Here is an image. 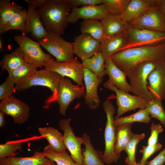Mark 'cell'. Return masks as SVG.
<instances>
[{
  "mask_svg": "<svg viewBox=\"0 0 165 165\" xmlns=\"http://www.w3.org/2000/svg\"><path fill=\"white\" fill-rule=\"evenodd\" d=\"M110 57L115 65L127 76L135 66L142 62L165 61V42L156 45L121 50Z\"/></svg>",
  "mask_w": 165,
  "mask_h": 165,
  "instance_id": "1",
  "label": "cell"
},
{
  "mask_svg": "<svg viewBox=\"0 0 165 165\" xmlns=\"http://www.w3.org/2000/svg\"><path fill=\"white\" fill-rule=\"evenodd\" d=\"M71 9L67 0H46L37 11L47 32L63 35L69 24L67 17Z\"/></svg>",
  "mask_w": 165,
  "mask_h": 165,
  "instance_id": "2",
  "label": "cell"
},
{
  "mask_svg": "<svg viewBox=\"0 0 165 165\" xmlns=\"http://www.w3.org/2000/svg\"><path fill=\"white\" fill-rule=\"evenodd\" d=\"M156 66V63L152 61L142 62L135 66L127 76L130 81L131 92L148 102L153 99L148 88V78Z\"/></svg>",
  "mask_w": 165,
  "mask_h": 165,
  "instance_id": "3",
  "label": "cell"
},
{
  "mask_svg": "<svg viewBox=\"0 0 165 165\" xmlns=\"http://www.w3.org/2000/svg\"><path fill=\"white\" fill-rule=\"evenodd\" d=\"M102 105L106 114L107 120L104 134L105 149L102 160L105 164H110L117 162L120 157L114 152L116 136L114 115L115 108L109 99L104 101Z\"/></svg>",
  "mask_w": 165,
  "mask_h": 165,
  "instance_id": "4",
  "label": "cell"
},
{
  "mask_svg": "<svg viewBox=\"0 0 165 165\" xmlns=\"http://www.w3.org/2000/svg\"><path fill=\"white\" fill-rule=\"evenodd\" d=\"M38 42L56 58V61L57 62L67 61L74 58L73 42L64 40L59 34L52 31L47 32Z\"/></svg>",
  "mask_w": 165,
  "mask_h": 165,
  "instance_id": "5",
  "label": "cell"
},
{
  "mask_svg": "<svg viewBox=\"0 0 165 165\" xmlns=\"http://www.w3.org/2000/svg\"><path fill=\"white\" fill-rule=\"evenodd\" d=\"M61 76L59 74L45 69L37 71L34 75L27 80L16 85L15 90L23 91L34 86H42L49 88L52 95L46 101L51 103L57 93Z\"/></svg>",
  "mask_w": 165,
  "mask_h": 165,
  "instance_id": "6",
  "label": "cell"
},
{
  "mask_svg": "<svg viewBox=\"0 0 165 165\" xmlns=\"http://www.w3.org/2000/svg\"><path fill=\"white\" fill-rule=\"evenodd\" d=\"M126 33V43L121 50L156 45L165 42V33L138 29L130 24Z\"/></svg>",
  "mask_w": 165,
  "mask_h": 165,
  "instance_id": "7",
  "label": "cell"
},
{
  "mask_svg": "<svg viewBox=\"0 0 165 165\" xmlns=\"http://www.w3.org/2000/svg\"><path fill=\"white\" fill-rule=\"evenodd\" d=\"M13 38L24 54L25 62L37 68L44 66L45 62L52 57L50 54L43 51L38 42L34 41L26 34H21Z\"/></svg>",
  "mask_w": 165,
  "mask_h": 165,
  "instance_id": "8",
  "label": "cell"
},
{
  "mask_svg": "<svg viewBox=\"0 0 165 165\" xmlns=\"http://www.w3.org/2000/svg\"><path fill=\"white\" fill-rule=\"evenodd\" d=\"M85 92L84 86L74 85L70 79L61 76L57 93L51 102L55 101L58 104L60 113L64 116L72 101L84 97Z\"/></svg>",
  "mask_w": 165,
  "mask_h": 165,
  "instance_id": "9",
  "label": "cell"
},
{
  "mask_svg": "<svg viewBox=\"0 0 165 165\" xmlns=\"http://www.w3.org/2000/svg\"><path fill=\"white\" fill-rule=\"evenodd\" d=\"M44 66L46 70L56 72L62 76L68 77L77 85L84 86V68L82 63L75 58L59 63L55 61L52 57L45 62Z\"/></svg>",
  "mask_w": 165,
  "mask_h": 165,
  "instance_id": "10",
  "label": "cell"
},
{
  "mask_svg": "<svg viewBox=\"0 0 165 165\" xmlns=\"http://www.w3.org/2000/svg\"><path fill=\"white\" fill-rule=\"evenodd\" d=\"M105 88L114 92L116 95V104L118 107L117 115L115 119L120 117L126 112L137 108L145 109L148 101L145 99L122 91L107 82L103 84Z\"/></svg>",
  "mask_w": 165,
  "mask_h": 165,
  "instance_id": "11",
  "label": "cell"
},
{
  "mask_svg": "<svg viewBox=\"0 0 165 165\" xmlns=\"http://www.w3.org/2000/svg\"><path fill=\"white\" fill-rule=\"evenodd\" d=\"M70 118L60 120L59 125L60 129L64 132L63 140L64 145L70 153V156L76 163L80 165L82 163V150L83 144L82 137L76 136L71 126Z\"/></svg>",
  "mask_w": 165,
  "mask_h": 165,
  "instance_id": "12",
  "label": "cell"
},
{
  "mask_svg": "<svg viewBox=\"0 0 165 165\" xmlns=\"http://www.w3.org/2000/svg\"><path fill=\"white\" fill-rule=\"evenodd\" d=\"M0 110L10 116L13 122L17 124L24 123L30 117L29 105L13 95L1 101Z\"/></svg>",
  "mask_w": 165,
  "mask_h": 165,
  "instance_id": "13",
  "label": "cell"
},
{
  "mask_svg": "<svg viewBox=\"0 0 165 165\" xmlns=\"http://www.w3.org/2000/svg\"><path fill=\"white\" fill-rule=\"evenodd\" d=\"M129 23L136 28L165 33V20L158 4L141 17Z\"/></svg>",
  "mask_w": 165,
  "mask_h": 165,
  "instance_id": "14",
  "label": "cell"
},
{
  "mask_svg": "<svg viewBox=\"0 0 165 165\" xmlns=\"http://www.w3.org/2000/svg\"><path fill=\"white\" fill-rule=\"evenodd\" d=\"M74 53L81 60L90 58L100 52V42L90 35L81 33L74 37Z\"/></svg>",
  "mask_w": 165,
  "mask_h": 165,
  "instance_id": "15",
  "label": "cell"
},
{
  "mask_svg": "<svg viewBox=\"0 0 165 165\" xmlns=\"http://www.w3.org/2000/svg\"><path fill=\"white\" fill-rule=\"evenodd\" d=\"M83 80L86 89L84 97V102L90 109H96L101 103L98 88L102 81L89 70L85 68L83 69Z\"/></svg>",
  "mask_w": 165,
  "mask_h": 165,
  "instance_id": "16",
  "label": "cell"
},
{
  "mask_svg": "<svg viewBox=\"0 0 165 165\" xmlns=\"http://www.w3.org/2000/svg\"><path fill=\"white\" fill-rule=\"evenodd\" d=\"M156 64L148 77V87L153 99L162 101L165 99V61Z\"/></svg>",
  "mask_w": 165,
  "mask_h": 165,
  "instance_id": "17",
  "label": "cell"
},
{
  "mask_svg": "<svg viewBox=\"0 0 165 165\" xmlns=\"http://www.w3.org/2000/svg\"><path fill=\"white\" fill-rule=\"evenodd\" d=\"M109 13L102 5L72 8L68 15L69 23L74 24L80 19L101 20Z\"/></svg>",
  "mask_w": 165,
  "mask_h": 165,
  "instance_id": "18",
  "label": "cell"
},
{
  "mask_svg": "<svg viewBox=\"0 0 165 165\" xmlns=\"http://www.w3.org/2000/svg\"><path fill=\"white\" fill-rule=\"evenodd\" d=\"M158 0H130L121 16L126 22L130 23L143 16L158 4Z\"/></svg>",
  "mask_w": 165,
  "mask_h": 165,
  "instance_id": "19",
  "label": "cell"
},
{
  "mask_svg": "<svg viewBox=\"0 0 165 165\" xmlns=\"http://www.w3.org/2000/svg\"><path fill=\"white\" fill-rule=\"evenodd\" d=\"M105 67L106 74L109 77L106 82L120 90L127 93L131 92L130 85L126 80V74L115 65L110 57L105 60Z\"/></svg>",
  "mask_w": 165,
  "mask_h": 165,
  "instance_id": "20",
  "label": "cell"
},
{
  "mask_svg": "<svg viewBox=\"0 0 165 165\" xmlns=\"http://www.w3.org/2000/svg\"><path fill=\"white\" fill-rule=\"evenodd\" d=\"M27 11L26 34L30 33L31 37L38 41L45 35L47 31L42 24L37 10L28 4Z\"/></svg>",
  "mask_w": 165,
  "mask_h": 165,
  "instance_id": "21",
  "label": "cell"
},
{
  "mask_svg": "<svg viewBox=\"0 0 165 165\" xmlns=\"http://www.w3.org/2000/svg\"><path fill=\"white\" fill-rule=\"evenodd\" d=\"M100 21L103 26L104 37H111L126 32L130 25L121 16L109 13Z\"/></svg>",
  "mask_w": 165,
  "mask_h": 165,
  "instance_id": "22",
  "label": "cell"
},
{
  "mask_svg": "<svg viewBox=\"0 0 165 165\" xmlns=\"http://www.w3.org/2000/svg\"><path fill=\"white\" fill-rule=\"evenodd\" d=\"M55 163L45 157L42 152H35L30 157L13 156L0 158V165H54Z\"/></svg>",
  "mask_w": 165,
  "mask_h": 165,
  "instance_id": "23",
  "label": "cell"
},
{
  "mask_svg": "<svg viewBox=\"0 0 165 165\" xmlns=\"http://www.w3.org/2000/svg\"><path fill=\"white\" fill-rule=\"evenodd\" d=\"M127 38L126 31L111 37H104L101 42L100 52L105 60L122 50L126 44Z\"/></svg>",
  "mask_w": 165,
  "mask_h": 165,
  "instance_id": "24",
  "label": "cell"
},
{
  "mask_svg": "<svg viewBox=\"0 0 165 165\" xmlns=\"http://www.w3.org/2000/svg\"><path fill=\"white\" fill-rule=\"evenodd\" d=\"M85 149L82 151V165H105L102 160L103 152L95 149L91 144L90 136L84 133L82 136Z\"/></svg>",
  "mask_w": 165,
  "mask_h": 165,
  "instance_id": "25",
  "label": "cell"
},
{
  "mask_svg": "<svg viewBox=\"0 0 165 165\" xmlns=\"http://www.w3.org/2000/svg\"><path fill=\"white\" fill-rule=\"evenodd\" d=\"M38 131L40 135L46 138L49 145L54 150L67 153L63 142V135L56 129L51 127H40Z\"/></svg>",
  "mask_w": 165,
  "mask_h": 165,
  "instance_id": "26",
  "label": "cell"
},
{
  "mask_svg": "<svg viewBox=\"0 0 165 165\" xmlns=\"http://www.w3.org/2000/svg\"><path fill=\"white\" fill-rule=\"evenodd\" d=\"M133 124L128 123L115 126L116 139L114 152L119 156H121V152L124 150L133 134L131 131Z\"/></svg>",
  "mask_w": 165,
  "mask_h": 165,
  "instance_id": "27",
  "label": "cell"
},
{
  "mask_svg": "<svg viewBox=\"0 0 165 165\" xmlns=\"http://www.w3.org/2000/svg\"><path fill=\"white\" fill-rule=\"evenodd\" d=\"M37 68L24 62L8 73V78L15 85L29 79L36 73Z\"/></svg>",
  "mask_w": 165,
  "mask_h": 165,
  "instance_id": "28",
  "label": "cell"
},
{
  "mask_svg": "<svg viewBox=\"0 0 165 165\" xmlns=\"http://www.w3.org/2000/svg\"><path fill=\"white\" fill-rule=\"evenodd\" d=\"M105 61L104 56L99 52L92 57L82 60L84 68L89 70L95 74L101 80L105 75Z\"/></svg>",
  "mask_w": 165,
  "mask_h": 165,
  "instance_id": "29",
  "label": "cell"
},
{
  "mask_svg": "<svg viewBox=\"0 0 165 165\" xmlns=\"http://www.w3.org/2000/svg\"><path fill=\"white\" fill-rule=\"evenodd\" d=\"M24 9V7L9 0H0V35L3 34L4 27L6 24L16 13Z\"/></svg>",
  "mask_w": 165,
  "mask_h": 165,
  "instance_id": "30",
  "label": "cell"
},
{
  "mask_svg": "<svg viewBox=\"0 0 165 165\" xmlns=\"http://www.w3.org/2000/svg\"><path fill=\"white\" fill-rule=\"evenodd\" d=\"M24 62V54L18 47L11 53L5 55L0 60V66L9 72Z\"/></svg>",
  "mask_w": 165,
  "mask_h": 165,
  "instance_id": "31",
  "label": "cell"
},
{
  "mask_svg": "<svg viewBox=\"0 0 165 165\" xmlns=\"http://www.w3.org/2000/svg\"><path fill=\"white\" fill-rule=\"evenodd\" d=\"M81 33H87L101 42L104 34L102 24L100 21L95 20H84L80 24Z\"/></svg>",
  "mask_w": 165,
  "mask_h": 165,
  "instance_id": "32",
  "label": "cell"
},
{
  "mask_svg": "<svg viewBox=\"0 0 165 165\" xmlns=\"http://www.w3.org/2000/svg\"><path fill=\"white\" fill-rule=\"evenodd\" d=\"M42 153L45 157L57 165H80L75 162L68 153L57 151L48 144L45 146Z\"/></svg>",
  "mask_w": 165,
  "mask_h": 165,
  "instance_id": "33",
  "label": "cell"
},
{
  "mask_svg": "<svg viewBox=\"0 0 165 165\" xmlns=\"http://www.w3.org/2000/svg\"><path fill=\"white\" fill-rule=\"evenodd\" d=\"M27 11L26 9H24L16 13L4 26L3 33L10 30H16L20 31L22 34H26Z\"/></svg>",
  "mask_w": 165,
  "mask_h": 165,
  "instance_id": "34",
  "label": "cell"
},
{
  "mask_svg": "<svg viewBox=\"0 0 165 165\" xmlns=\"http://www.w3.org/2000/svg\"><path fill=\"white\" fill-rule=\"evenodd\" d=\"M151 121V117L145 109H140L137 112L129 116L120 117L115 119V126L135 122L149 123Z\"/></svg>",
  "mask_w": 165,
  "mask_h": 165,
  "instance_id": "35",
  "label": "cell"
},
{
  "mask_svg": "<svg viewBox=\"0 0 165 165\" xmlns=\"http://www.w3.org/2000/svg\"><path fill=\"white\" fill-rule=\"evenodd\" d=\"M145 137V134L144 133L133 134L124 150L127 154L125 163L127 165H133L137 163L135 156L136 147L138 143L144 138Z\"/></svg>",
  "mask_w": 165,
  "mask_h": 165,
  "instance_id": "36",
  "label": "cell"
},
{
  "mask_svg": "<svg viewBox=\"0 0 165 165\" xmlns=\"http://www.w3.org/2000/svg\"><path fill=\"white\" fill-rule=\"evenodd\" d=\"M162 101L158 99H153L148 102L145 109L151 118L156 119L165 127V112Z\"/></svg>",
  "mask_w": 165,
  "mask_h": 165,
  "instance_id": "37",
  "label": "cell"
},
{
  "mask_svg": "<svg viewBox=\"0 0 165 165\" xmlns=\"http://www.w3.org/2000/svg\"><path fill=\"white\" fill-rule=\"evenodd\" d=\"M130 0H103L102 4L110 14L121 16Z\"/></svg>",
  "mask_w": 165,
  "mask_h": 165,
  "instance_id": "38",
  "label": "cell"
},
{
  "mask_svg": "<svg viewBox=\"0 0 165 165\" xmlns=\"http://www.w3.org/2000/svg\"><path fill=\"white\" fill-rule=\"evenodd\" d=\"M22 141L20 140L7 141L0 145V158L15 156L16 152L22 149Z\"/></svg>",
  "mask_w": 165,
  "mask_h": 165,
  "instance_id": "39",
  "label": "cell"
},
{
  "mask_svg": "<svg viewBox=\"0 0 165 165\" xmlns=\"http://www.w3.org/2000/svg\"><path fill=\"white\" fill-rule=\"evenodd\" d=\"M162 145L158 143L154 145H148L143 146L142 149L140 150V152L142 153V157L139 161L142 165H145L148 159L153 154L161 149Z\"/></svg>",
  "mask_w": 165,
  "mask_h": 165,
  "instance_id": "40",
  "label": "cell"
},
{
  "mask_svg": "<svg viewBox=\"0 0 165 165\" xmlns=\"http://www.w3.org/2000/svg\"><path fill=\"white\" fill-rule=\"evenodd\" d=\"M15 84L8 77L0 85V99L1 101L12 96L15 90Z\"/></svg>",
  "mask_w": 165,
  "mask_h": 165,
  "instance_id": "41",
  "label": "cell"
},
{
  "mask_svg": "<svg viewBox=\"0 0 165 165\" xmlns=\"http://www.w3.org/2000/svg\"><path fill=\"white\" fill-rule=\"evenodd\" d=\"M151 134L147 141L148 145H154L158 143L159 134L163 131L161 125L158 123L156 124L152 122L150 128Z\"/></svg>",
  "mask_w": 165,
  "mask_h": 165,
  "instance_id": "42",
  "label": "cell"
},
{
  "mask_svg": "<svg viewBox=\"0 0 165 165\" xmlns=\"http://www.w3.org/2000/svg\"><path fill=\"white\" fill-rule=\"evenodd\" d=\"M72 8L102 4L103 0H67Z\"/></svg>",
  "mask_w": 165,
  "mask_h": 165,
  "instance_id": "43",
  "label": "cell"
},
{
  "mask_svg": "<svg viewBox=\"0 0 165 165\" xmlns=\"http://www.w3.org/2000/svg\"><path fill=\"white\" fill-rule=\"evenodd\" d=\"M165 163V147L146 165H163Z\"/></svg>",
  "mask_w": 165,
  "mask_h": 165,
  "instance_id": "44",
  "label": "cell"
},
{
  "mask_svg": "<svg viewBox=\"0 0 165 165\" xmlns=\"http://www.w3.org/2000/svg\"><path fill=\"white\" fill-rule=\"evenodd\" d=\"M29 4L36 9L37 8L38 9L46 3V0H25Z\"/></svg>",
  "mask_w": 165,
  "mask_h": 165,
  "instance_id": "45",
  "label": "cell"
},
{
  "mask_svg": "<svg viewBox=\"0 0 165 165\" xmlns=\"http://www.w3.org/2000/svg\"><path fill=\"white\" fill-rule=\"evenodd\" d=\"M158 6L165 20V0H158Z\"/></svg>",
  "mask_w": 165,
  "mask_h": 165,
  "instance_id": "46",
  "label": "cell"
},
{
  "mask_svg": "<svg viewBox=\"0 0 165 165\" xmlns=\"http://www.w3.org/2000/svg\"><path fill=\"white\" fill-rule=\"evenodd\" d=\"M5 114L1 111H0V127H3L5 124V119L4 115Z\"/></svg>",
  "mask_w": 165,
  "mask_h": 165,
  "instance_id": "47",
  "label": "cell"
},
{
  "mask_svg": "<svg viewBox=\"0 0 165 165\" xmlns=\"http://www.w3.org/2000/svg\"><path fill=\"white\" fill-rule=\"evenodd\" d=\"M4 49V48L3 47L2 41L1 38L0 39V50L2 51Z\"/></svg>",
  "mask_w": 165,
  "mask_h": 165,
  "instance_id": "48",
  "label": "cell"
},
{
  "mask_svg": "<svg viewBox=\"0 0 165 165\" xmlns=\"http://www.w3.org/2000/svg\"><path fill=\"white\" fill-rule=\"evenodd\" d=\"M133 165H142V164L139 162Z\"/></svg>",
  "mask_w": 165,
  "mask_h": 165,
  "instance_id": "49",
  "label": "cell"
},
{
  "mask_svg": "<svg viewBox=\"0 0 165 165\" xmlns=\"http://www.w3.org/2000/svg\"><path fill=\"white\" fill-rule=\"evenodd\" d=\"M54 165H57L56 163Z\"/></svg>",
  "mask_w": 165,
  "mask_h": 165,
  "instance_id": "50",
  "label": "cell"
},
{
  "mask_svg": "<svg viewBox=\"0 0 165 165\" xmlns=\"http://www.w3.org/2000/svg\"><path fill=\"white\" fill-rule=\"evenodd\" d=\"M163 165H165V163H164Z\"/></svg>",
  "mask_w": 165,
  "mask_h": 165,
  "instance_id": "51",
  "label": "cell"
}]
</instances>
